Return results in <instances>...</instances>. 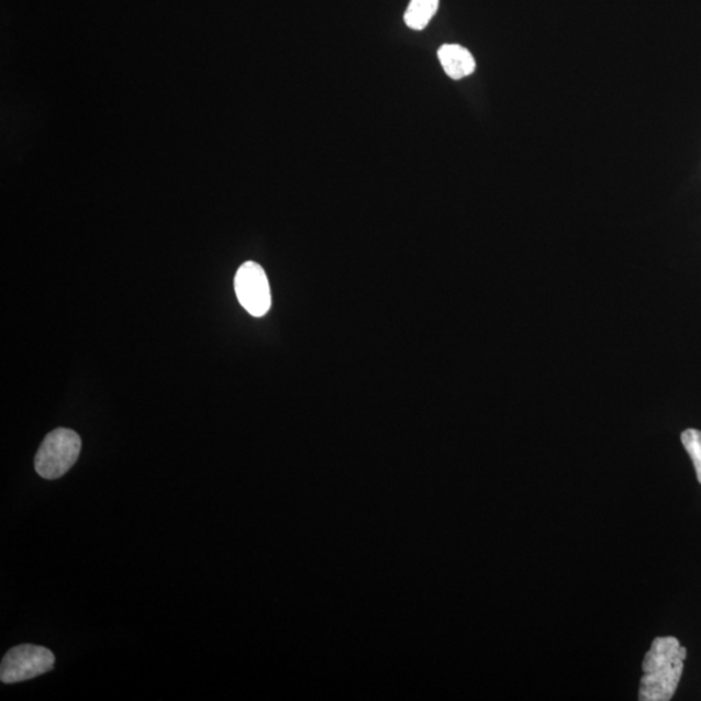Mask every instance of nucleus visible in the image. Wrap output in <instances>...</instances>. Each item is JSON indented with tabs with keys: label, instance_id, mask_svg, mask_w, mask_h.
<instances>
[{
	"label": "nucleus",
	"instance_id": "nucleus-1",
	"mask_svg": "<svg viewBox=\"0 0 701 701\" xmlns=\"http://www.w3.org/2000/svg\"><path fill=\"white\" fill-rule=\"evenodd\" d=\"M688 649L675 636H659L643 660L641 701H668L675 697L683 675Z\"/></svg>",
	"mask_w": 701,
	"mask_h": 701
},
{
	"label": "nucleus",
	"instance_id": "nucleus-2",
	"mask_svg": "<svg viewBox=\"0 0 701 701\" xmlns=\"http://www.w3.org/2000/svg\"><path fill=\"white\" fill-rule=\"evenodd\" d=\"M81 436L70 429L59 427L46 435L35 455V471L45 479L62 478L78 460Z\"/></svg>",
	"mask_w": 701,
	"mask_h": 701
},
{
	"label": "nucleus",
	"instance_id": "nucleus-4",
	"mask_svg": "<svg viewBox=\"0 0 701 701\" xmlns=\"http://www.w3.org/2000/svg\"><path fill=\"white\" fill-rule=\"evenodd\" d=\"M234 288L243 309L254 318L266 316L270 310L271 297L266 271L259 264H243L235 275Z\"/></svg>",
	"mask_w": 701,
	"mask_h": 701
},
{
	"label": "nucleus",
	"instance_id": "nucleus-6",
	"mask_svg": "<svg viewBox=\"0 0 701 701\" xmlns=\"http://www.w3.org/2000/svg\"><path fill=\"white\" fill-rule=\"evenodd\" d=\"M438 7L439 0H411L404 13L407 26L413 31H422L431 23Z\"/></svg>",
	"mask_w": 701,
	"mask_h": 701
},
{
	"label": "nucleus",
	"instance_id": "nucleus-3",
	"mask_svg": "<svg viewBox=\"0 0 701 701\" xmlns=\"http://www.w3.org/2000/svg\"><path fill=\"white\" fill-rule=\"evenodd\" d=\"M55 655L46 647L21 645L5 654L0 665V679L11 685L29 681L53 670Z\"/></svg>",
	"mask_w": 701,
	"mask_h": 701
},
{
	"label": "nucleus",
	"instance_id": "nucleus-7",
	"mask_svg": "<svg viewBox=\"0 0 701 701\" xmlns=\"http://www.w3.org/2000/svg\"><path fill=\"white\" fill-rule=\"evenodd\" d=\"M682 445L688 450L689 456L696 467L697 478L701 485V432L697 429H688L681 435Z\"/></svg>",
	"mask_w": 701,
	"mask_h": 701
},
{
	"label": "nucleus",
	"instance_id": "nucleus-5",
	"mask_svg": "<svg viewBox=\"0 0 701 701\" xmlns=\"http://www.w3.org/2000/svg\"><path fill=\"white\" fill-rule=\"evenodd\" d=\"M438 59L448 77L461 80L475 74L476 60L468 48L460 45H443L438 49Z\"/></svg>",
	"mask_w": 701,
	"mask_h": 701
}]
</instances>
